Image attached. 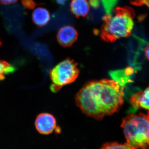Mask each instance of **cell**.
Listing matches in <instances>:
<instances>
[{
	"instance_id": "obj_1",
	"label": "cell",
	"mask_w": 149,
	"mask_h": 149,
	"mask_svg": "<svg viewBox=\"0 0 149 149\" xmlns=\"http://www.w3.org/2000/svg\"><path fill=\"white\" fill-rule=\"evenodd\" d=\"M124 96L122 85L118 82L102 79L85 84L77 93L75 100L84 114L101 119L119 110Z\"/></svg>"
},
{
	"instance_id": "obj_2",
	"label": "cell",
	"mask_w": 149,
	"mask_h": 149,
	"mask_svg": "<svg viewBox=\"0 0 149 149\" xmlns=\"http://www.w3.org/2000/svg\"><path fill=\"white\" fill-rule=\"evenodd\" d=\"M135 12L129 7H117L104 18L101 37L104 41L112 42L118 39L128 37L132 33Z\"/></svg>"
},
{
	"instance_id": "obj_3",
	"label": "cell",
	"mask_w": 149,
	"mask_h": 149,
	"mask_svg": "<svg viewBox=\"0 0 149 149\" xmlns=\"http://www.w3.org/2000/svg\"><path fill=\"white\" fill-rule=\"evenodd\" d=\"M126 143L135 149H149V117L140 113H130L123 119Z\"/></svg>"
},
{
	"instance_id": "obj_4",
	"label": "cell",
	"mask_w": 149,
	"mask_h": 149,
	"mask_svg": "<svg viewBox=\"0 0 149 149\" xmlns=\"http://www.w3.org/2000/svg\"><path fill=\"white\" fill-rule=\"evenodd\" d=\"M79 72L77 64L73 60L66 59L61 61L50 72L52 83L51 91L56 93L65 85L73 83L78 77Z\"/></svg>"
},
{
	"instance_id": "obj_5",
	"label": "cell",
	"mask_w": 149,
	"mask_h": 149,
	"mask_svg": "<svg viewBox=\"0 0 149 149\" xmlns=\"http://www.w3.org/2000/svg\"><path fill=\"white\" fill-rule=\"evenodd\" d=\"M35 126L40 134L48 135L52 133L56 128V122L52 115L43 113L37 116L35 121Z\"/></svg>"
},
{
	"instance_id": "obj_6",
	"label": "cell",
	"mask_w": 149,
	"mask_h": 149,
	"mask_svg": "<svg viewBox=\"0 0 149 149\" xmlns=\"http://www.w3.org/2000/svg\"><path fill=\"white\" fill-rule=\"evenodd\" d=\"M78 34L75 28L67 25L62 27L58 32L57 38L59 43L63 47L72 45L77 40Z\"/></svg>"
},
{
	"instance_id": "obj_7",
	"label": "cell",
	"mask_w": 149,
	"mask_h": 149,
	"mask_svg": "<svg viewBox=\"0 0 149 149\" xmlns=\"http://www.w3.org/2000/svg\"><path fill=\"white\" fill-rule=\"evenodd\" d=\"M130 102L135 108L143 109L149 111V86L144 91L133 95L130 98Z\"/></svg>"
},
{
	"instance_id": "obj_8",
	"label": "cell",
	"mask_w": 149,
	"mask_h": 149,
	"mask_svg": "<svg viewBox=\"0 0 149 149\" xmlns=\"http://www.w3.org/2000/svg\"><path fill=\"white\" fill-rule=\"evenodd\" d=\"M90 8L88 0H72L70 4L71 11L75 16L79 17L87 15Z\"/></svg>"
},
{
	"instance_id": "obj_9",
	"label": "cell",
	"mask_w": 149,
	"mask_h": 149,
	"mask_svg": "<svg viewBox=\"0 0 149 149\" xmlns=\"http://www.w3.org/2000/svg\"><path fill=\"white\" fill-rule=\"evenodd\" d=\"M33 22L38 26L42 27L47 24L50 19V15L47 9L38 7L32 14Z\"/></svg>"
},
{
	"instance_id": "obj_10",
	"label": "cell",
	"mask_w": 149,
	"mask_h": 149,
	"mask_svg": "<svg viewBox=\"0 0 149 149\" xmlns=\"http://www.w3.org/2000/svg\"><path fill=\"white\" fill-rule=\"evenodd\" d=\"M15 70L14 67L7 62L0 60V81L4 79L6 75L13 73Z\"/></svg>"
},
{
	"instance_id": "obj_11",
	"label": "cell",
	"mask_w": 149,
	"mask_h": 149,
	"mask_svg": "<svg viewBox=\"0 0 149 149\" xmlns=\"http://www.w3.org/2000/svg\"><path fill=\"white\" fill-rule=\"evenodd\" d=\"M107 15L109 14L114 9L118 0H100Z\"/></svg>"
},
{
	"instance_id": "obj_12",
	"label": "cell",
	"mask_w": 149,
	"mask_h": 149,
	"mask_svg": "<svg viewBox=\"0 0 149 149\" xmlns=\"http://www.w3.org/2000/svg\"><path fill=\"white\" fill-rule=\"evenodd\" d=\"M100 149H135L128 144H120L117 143H110L105 144Z\"/></svg>"
},
{
	"instance_id": "obj_13",
	"label": "cell",
	"mask_w": 149,
	"mask_h": 149,
	"mask_svg": "<svg viewBox=\"0 0 149 149\" xmlns=\"http://www.w3.org/2000/svg\"><path fill=\"white\" fill-rule=\"evenodd\" d=\"M130 1L133 5L137 6L146 5L149 8V0H130Z\"/></svg>"
},
{
	"instance_id": "obj_14",
	"label": "cell",
	"mask_w": 149,
	"mask_h": 149,
	"mask_svg": "<svg viewBox=\"0 0 149 149\" xmlns=\"http://www.w3.org/2000/svg\"><path fill=\"white\" fill-rule=\"evenodd\" d=\"M22 4L24 7L28 9H33L36 6L33 0H21Z\"/></svg>"
},
{
	"instance_id": "obj_15",
	"label": "cell",
	"mask_w": 149,
	"mask_h": 149,
	"mask_svg": "<svg viewBox=\"0 0 149 149\" xmlns=\"http://www.w3.org/2000/svg\"><path fill=\"white\" fill-rule=\"evenodd\" d=\"M90 5L94 8H97L99 7L100 4V0H89Z\"/></svg>"
},
{
	"instance_id": "obj_16",
	"label": "cell",
	"mask_w": 149,
	"mask_h": 149,
	"mask_svg": "<svg viewBox=\"0 0 149 149\" xmlns=\"http://www.w3.org/2000/svg\"><path fill=\"white\" fill-rule=\"evenodd\" d=\"M18 0H0V3L3 5H9L15 3Z\"/></svg>"
},
{
	"instance_id": "obj_17",
	"label": "cell",
	"mask_w": 149,
	"mask_h": 149,
	"mask_svg": "<svg viewBox=\"0 0 149 149\" xmlns=\"http://www.w3.org/2000/svg\"><path fill=\"white\" fill-rule=\"evenodd\" d=\"M144 51H145V54H146L147 58H148L149 61V44H148V45L145 47V49H144Z\"/></svg>"
},
{
	"instance_id": "obj_18",
	"label": "cell",
	"mask_w": 149,
	"mask_h": 149,
	"mask_svg": "<svg viewBox=\"0 0 149 149\" xmlns=\"http://www.w3.org/2000/svg\"><path fill=\"white\" fill-rule=\"evenodd\" d=\"M56 1L57 3H58L60 5H63L65 3V1L67 0H56Z\"/></svg>"
},
{
	"instance_id": "obj_19",
	"label": "cell",
	"mask_w": 149,
	"mask_h": 149,
	"mask_svg": "<svg viewBox=\"0 0 149 149\" xmlns=\"http://www.w3.org/2000/svg\"><path fill=\"white\" fill-rule=\"evenodd\" d=\"M2 45V42H1V40H0V46L1 45Z\"/></svg>"
},
{
	"instance_id": "obj_20",
	"label": "cell",
	"mask_w": 149,
	"mask_h": 149,
	"mask_svg": "<svg viewBox=\"0 0 149 149\" xmlns=\"http://www.w3.org/2000/svg\"><path fill=\"white\" fill-rule=\"evenodd\" d=\"M147 115L148 116V117H149V111H148V114H147Z\"/></svg>"
}]
</instances>
